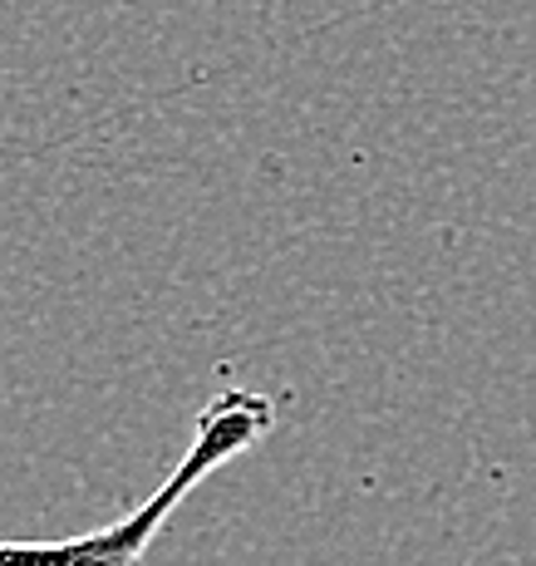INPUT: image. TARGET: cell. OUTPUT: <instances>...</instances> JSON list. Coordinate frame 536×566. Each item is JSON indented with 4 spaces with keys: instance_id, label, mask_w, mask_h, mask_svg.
<instances>
[{
    "instance_id": "obj_1",
    "label": "cell",
    "mask_w": 536,
    "mask_h": 566,
    "mask_svg": "<svg viewBox=\"0 0 536 566\" xmlns=\"http://www.w3.org/2000/svg\"><path fill=\"white\" fill-rule=\"evenodd\" d=\"M276 423V409H271L266 395L256 389H217L202 405L192 423L188 453L172 463V473L162 478L158 488L134 507V513L114 517L108 527L80 532V537H60V542H6L0 537V566H144V557L153 552L158 532L172 522L182 503L217 473L237 459V453L256 449L261 439Z\"/></svg>"
}]
</instances>
